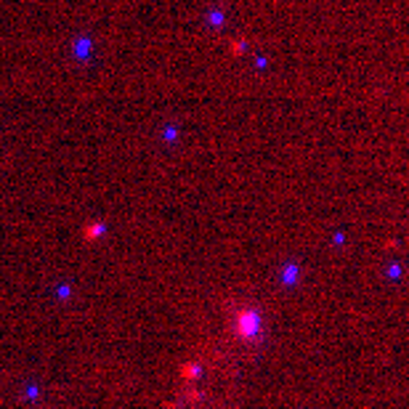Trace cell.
<instances>
[{
  "mask_svg": "<svg viewBox=\"0 0 409 409\" xmlns=\"http://www.w3.org/2000/svg\"><path fill=\"white\" fill-rule=\"evenodd\" d=\"M98 231H104V226H93V229H88V231H85V237H88V239H93Z\"/></svg>",
  "mask_w": 409,
  "mask_h": 409,
  "instance_id": "3",
  "label": "cell"
},
{
  "mask_svg": "<svg viewBox=\"0 0 409 409\" xmlns=\"http://www.w3.org/2000/svg\"><path fill=\"white\" fill-rule=\"evenodd\" d=\"M260 329V316L255 308H242V311L237 314V335L242 337V340H252V337L258 335Z\"/></svg>",
  "mask_w": 409,
  "mask_h": 409,
  "instance_id": "1",
  "label": "cell"
},
{
  "mask_svg": "<svg viewBox=\"0 0 409 409\" xmlns=\"http://www.w3.org/2000/svg\"><path fill=\"white\" fill-rule=\"evenodd\" d=\"M197 375H199L197 364H186V367H183V377H197Z\"/></svg>",
  "mask_w": 409,
  "mask_h": 409,
  "instance_id": "2",
  "label": "cell"
}]
</instances>
